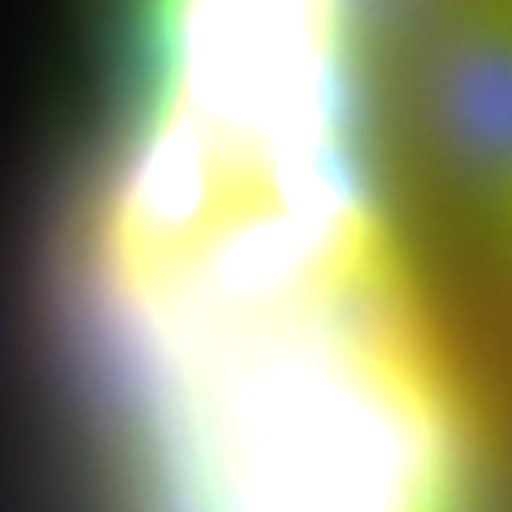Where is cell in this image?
Returning a JSON list of instances; mask_svg holds the SVG:
<instances>
[{
	"label": "cell",
	"mask_w": 512,
	"mask_h": 512,
	"mask_svg": "<svg viewBox=\"0 0 512 512\" xmlns=\"http://www.w3.org/2000/svg\"><path fill=\"white\" fill-rule=\"evenodd\" d=\"M410 124L461 197L512 205V9L466 0L427 30L410 64Z\"/></svg>",
	"instance_id": "obj_1"
},
{
	"label": "cell",
	"mask_w": 512,
	"mask_h": 512,
	"mask_svg": "<svg viewBox=\"0 0 512 512\" xmlns=\"http://www.w3.org/2000/svg\"><path fill=\"white\" fill-rule=\"evenodd\" d=\"M500 222H504V227L512 231V205H508V210H504V218H500Z\"/></svg>",
	"instance_id": "obj_2"
},
{
	"label": "cell",
	"mask_w": 512,
	"mask_h": 512,
	"mask_svg": "<svg viewBox=\"0 0 512 512\" xmlns=\"http://www.w3.org/2000/svg\"><path fill=\"white\" fill-rule=\"evenodd\" d=\"M508 9H512V0H508Z\"/></svg>",
	"instance_id": "obj_3"
}]
</instances>
